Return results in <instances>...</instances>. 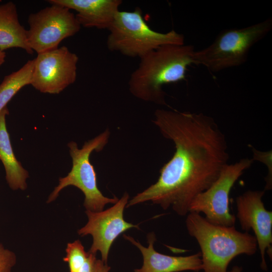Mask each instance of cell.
I'll return each instance as SVG.
<instances>
[{
  "label": "cell",
  "mask_w": 272,
  "mask_h": 272,
  "mask_svg": "<svg viewBox=\"0 0 272 272\" xmlns=\"http://www.w3.org/2000/svg\"><path fill=\"white\" fill-rule=\"evenodd\" d=\"M272 29V19L241 28L221 31L209 45L194 51V64L219 72L239 66L248 59L251 48L262 40Z\"/></svg>",
  "instance_id": "cell-5"
},
{
  "label": "cell",
  "mask_w": 272,
  "mask_h": 272,
  "mask_svg": "<svg viewBox=\"0 0 272 272\" xmlns=\"http://www.w3.org/2000/svg\"><path fill=\"white\" fill-rule=\"evenodd\" d=\"M64 261L69 265L70 272H75L81 268L86 261L88 252H86L79 240L69 243L65 249Z\"/></svg>",
  "instance_id": "cell-17"
},
{
  "label": "cell",
  "mask_w": 272,
  "mask_h": 272,
  "mask_svg": "<svg viewBox=\"0 0 272 272\" xmlns=\"http://www.w3.org/2000/svg\"><path fill=\"white\" fill-rule=\"evenodd\" d=\"M264 191L248 190L236 198L237 217L242 230L252 229L260 250L262 269L266 270L265 252L271 258L272 212L264 207Z\"/></svg>",
  "instance_id": "cell-11"
},
{
  "label": "cell",
  "mask_w": 272,
  "mask_h": 272,
  "mask_svg": "<svg viewBox=\"0 0 272 272\" xmlns=\"http://www.w3.org/2000/svg\"><path fill=\"white\" fill-rule=\"evenodd\" d=\"M16 263V256L13 251L5 248L0 243V272H11Z\"/></svg>",
  "instance_id": "cell-18"
},
{
  "label": "cell",
  "mask_w": 272,
  "mask_h": 272,
  "mask_svg": "<svg viewBox=\"0 0 272 272\" xmlns=\"http://www.w3.org/2000/svg\"><path fill=\"white\" fill-rule=\"evenodd\" d=\"M153 122L174 143L175 151L160 169L157 181L126 207L151 201L185 216L194 198L210 187L228 164L225 136L214 119L202 113L157 109Z\"/></svg>",
  "instance_id": "cell-1"
},
{
  "label": "cell",
  "mask_w": 272,
  "mask_h": 272,
  "mask_svg": "<svg viewBox=\"0 0 272 272\" xmlns=\"http://www.w3.org/2000/svg\"><path fill=\"white\" fill-rule=\"evenodd\" d=\"M110 134L107 128L94 138L86 142L81 148L75 142L68 143L72 160V169L67 175L59 178L58 184L49 195L47 203L55 200L60 192L69 186H75L84 193L83 205L88 211L100 212L103 210L106 204H115L118 200L117 197L109 198L103 195L97 186L94 167L90 161V155L94 151L99 152L104 149L108 143Z\"/></svg>",
  "instance_id": "cell-6"
},
{
  "label": "cell",
  "mask_w": 272,
  "mask_h": 272,
  "mask_svg": "<svg viewBox=\"0 0 272 272\" xmlns=\"http://www.w3.org/2000/svg\"><path fill=\"white\" fill-rule=\"evenodd\" d=\"M77 12L76 17L81 27L109 29L122 1L121 0H49Z\"/></svg>",
  "instance_id": "cell-13"
},
{
  "label": "cell",
  "mask_w": 272,
  "mask_h": 272,
  "mask_svg": "<svg viewBox=\"0 0 272 272\" xmlns=\"http://www.w3.org/2000/svg\"><path fill=\"white\" fill-rule=\"evenodd\" d=\"M33 60L31 85L40 92L58 94L75 82L79 57L67 47L37 54Z\"/></svg>",
  "instance_id": "cell-9"
},
{
  "label": "cell",
  "mask_w": 272,
  "mask_h": 272,
  "mask_svg": "<svg viewBox=\"0 0 272 272\" xmlns=\"http://www.w3.org/2000/svg\"><path fill=\"white\" fill-rule=\"evenodd\" d=\"M242 268L240 266L235 265L233 266L232 269L228 272H241Z\"/></svg>",
  "instance_id": "cell-22"
},
{
  "label": "cell",
  "mask_w": 272,
  "mask_h": 272,
  "mask_svg": "<svg viewBox=\"0 0 272 272\" xmlns=\"http://www.w3.org/2000/svg\"><path fill=\"white\" fill-rule=\"evenodd\" d=\"M253 159L243 158L227 164L218 179L192 201L189 212L203 213L210 223L223 226H234L236 217L229 210V194L236 181L252 165Z\"/></svg>",
  "instance_id": "cell-8"
},
{
  "label": "cell",
  "mask_w": 272,
  "mask_h": 272,
  "mask_svg": "<svg viewBox=\"0 0 272 272\" xmlns=\"http://www.w3.org/2000/svg\"><path fill=\"white\" fill-rule=\"evenodd\" d=\"M123 237L137 247L143 256V266L134 269V272H198L202 269L200 252L186 256H173L156 251L154 248L156 239L153 232L148 234V247L143 246L129 236L124 234Z\"/></svg>",
  "instance_id": "cell-12"
},
{
  "label": "cell",
  "mask_w": 272,
  "mask_h": 272,
  "mask_svg": "<svg viewBox=\"0 0 272 272\" xmlns=\"http://www.w3.org/2000/svg\"><path fill=\"white\" fill-rule=\"evenodd\" d=\"M9 114L7 107L0 112V161L4 165L6 179L11 189L25 190L29 173L16 158L7 129L6 117Z\"/></svg>",
  "instance_id": "cell-14"
},
{
  "label": "cell",
  "mask_w": 272,
  "mask_h": 272,
  "mask_svg": "<svg viewBox=\"0 0 272 272\" xmlns=\"http://www.w3.org/2000/svg\"><path fill=\"white\" fill-rule=\"evenodd\" d=\"M107 47L111 51L140 58L165 45L184 44V36L174 30L160 33L152 29L144 20L140 8L119 11L108 29Z\"/></svg>",
  "instance_id": "cell-4"
},
{
  "label": "cell",
  "mask_w": 272,
  "mask_h": 272,
  "mask_svg": "<svg viewBox=\"0 0 272 272\" xmlns=\"http://www.w3.org/2000/svg\"><path fill=\"white\" fill-rule=\"evenodd\" d=\"M6 57L5 51H0V66L5 62Z\"/></svg>",
  "instance_id": "cell-21"
},
{
  "label": "cell",
  "mask_w": 272,
  "mask_h": 272,
  "mask_svg": "<svg viewBox=\"0 0 272 272\" xmlns=\"http://www.w3.org/2000/svg\"><path fill=\"white\" fill-rule=\"evenodd\" d=\"M110 267L102 260L97 259L93 272H109Z\"/></svg>",
  "instance_id": "cell-20"
},
{
  "label": "cell",
  "mask_w": 272,
  "mask_h": 272,
  "mask_svg": "<svg viewBox=\"0 0 272 272\" xmlns=\"http://www.w3.org/2000/svg\"><path fill=\"white\" fill-rule=\"evenodd\" d=\"M50 5L28 17L27 41L37 54L57 48L63 40L75 35L81 28L69 9Z\"/></svg>",
  "instance_id": "cell-7"
},
{
  "label": "cell",
  "mask_w": 272,
  "mask_h": 272,
  "mask_svg": "<svg viewBox=\"0 0 272 272\" xmlns=\"http://www.w3.org/2000/svg\"><path fill=\"white\" fill-rule=\"evenodd\" d=\"M11 48L33 53L28 43L27 30L20 23L16 6L9 2L0 5V51Z\"/></svg>",
  "instance_id": "cell-15"
},
{
  "label": "cell",
  "mask_w": 272,
  "mask_h": 272,
  "mask_svg": "<svg viewBox=\"0 0 272 272\" xmlns=\"http://www.w3.org/2000/svg\"><path fill=\"white\" fill-rule=\"evenodd\" d=\"M129 194L125 192L120 199L112 207L100 212H85L88 221L78 231L84 236L91 235L93 243L89 252L101 254L102 260L107 263L109 250L115 240L122 233L131 228L140 229L138 226L128 223L124 220L123 211L126 206Z\"/></svg>",
  "instance_id": "cell-10"
},
{
  "label": "cell",
  "mask_w": 272,
  "mask_h": 272,
  "mask_svg": "<svg viewBox=\"0 0 272 272\" xmlns=\"http://www.w3.org/2000/svg\"><path fill=\"white\" fill-rule=\"evenodd\" d=\"M34 60H29L18 70L5 76L0 84V112L23 87L32 83Z\"/></svg>",
  "instance_id": "cell-16"
},
{
  "label": "cell",
  "mask_w": 272,
  "mask_h": 272,
  "mask_svg": "<svg viewBox=\"0 0 272 272\" xmlns=\"http://www.w3.org/2000/svg\"><path fill=\"white\" fill-rule=\"evenodd\" d=\"M185 223L188 234L200 248L204 272H227L229 264L236 256L251 255L257 249L255 236L238 231L234 226L212 224L195 212L188 213Z\"/></svg>",
  "instance_id": "cell-3"
},
{
  "label": "cell",
  "mask_w": 272,
  "mask_h": 272,
  "mask_svg": "<svg viewBox=\"0 0 272 272\" xmlns=\"http://www.w3.org/2000/svg\"><path fill=\"white\" fill-rule=\"evenodd\" d=\"M192 45L162 46L140 58L128 81L129 90L135 97L159 105H166L164 85L185 79L188 67L194 64Z\"/></svg>",
  "instance_id": "cell-2"
},
{
  "label": "cell",
  "mask_w": 272,
  "mask_h": 272,
  "mask_svg": "<svg viewBox=\"0 0 272 272\" xmlns=\"http://www.w3.org/2000/svg\"><path fill=\"white\" fill-rule=\"evenodd\" d=\"M96 254L88 251V256L83 265L75 272H93L97 260Z\"/></svg>",
  "instance_id": "cell-19"
}]
</instances>
